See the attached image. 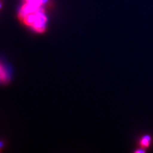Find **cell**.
Instances as JSON below:
<instances>
[{
  "label": "cell",
  "instance_id": "obj_1",
  "mask_svg": "<svg viewBox=\"0 0 153 153\" xmlns=\"http://www.w3.org/2000/svg\"><path fill=\"white\" fill-rule=\"evenodd\" d=\"M19 20L36 33H44L46 29L48 19L43 6L25 2L19 11Z\"/></svg>",
  "mask_w": 153,
  "mask_h": 153
},
{
  "label": "cell",
  "instance_id": "obj_2",
  "mask_svg": "<svg viewBox=\"0 0 153 153\" xmlns=\"http://www.w3.org/2000/svg\"><path fill=\"white\" fill-rule=\"evenodd\" d=\"M152 142V137L150 135H144L140 137L139 140V144L140 148L143 149H148L150 147Z\"/></svg>",
  "mask_w": 153,
  "mask_h": 153
},
{
  "label": "cell",
  "instance_id": "obj_3",
  "mask_svg": "<svg viewBox=\"0 0 153 153\" xmlns=\"http://www.w3.org/2000/svg\"><path fill=\"white\" fill-rule=\"evenodd\" d=\"M9 78L8 73L4 67L0 63V82L1 83H7L9 81Z\"/></svg>",
  "mask_w": 153,
  "mask_h": 153
},
{
  "label": "cell",
  "instance_id": "obj_4",
  "mask_svg": "<svg viewBox=\"0 0 153 153\" xmlns=\"http://www.w3.org/2000/svg\"><path fill=\"white\" fill-rule=\"evenodd\" d=\"M25 2L38 6H44L47 3L48 0H24Z\"/></svg>",
  "mask_w": 153,
  "mask_h": 153
},
{
  "label": "cell",
  "instance_id": "obj_5",
  "mask_svg": "<svg viewBox=\"0 0 153 153\" xmlns=\"http://www.w3.org/2000/svg\"><path fill=\"white\" fill-rule=\"evenodd\" d=\"M1 4L0 3V9H1Z\"/></svg>",
  "mask_w": 153,
  "mask_h": 153
}]
</instances>
